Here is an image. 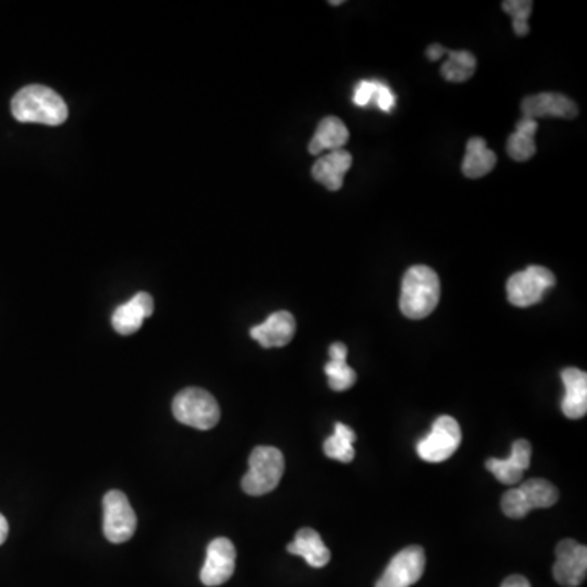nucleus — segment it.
<instances>
[{
	"instance_id": "nucleus-20",
	"label": "nucleus",
	"mask_w": 587,
	"mask_h": 587,
	"mask_svg": "<svg viewBox=\"0 0 587 587\" xmlns=\"http://www.w3.org/2000/svg\"><path fill=\"white\" fill-rule=\"evenodd\" d=\"M346 358H348L346 345L333 343L330 346V361L325 366V374H327L330 389L335 392H345V390L351 389L358 380L356 372L353 367L348 366Z\"/></svg>"
},
{
	"instance_id": "nucleus-24",
	"label": "nucleus",
	"mask_w": 587,
	"mask_h": 587,
	"mask_svg": "<svg viewBox=\"0 0 587 587\" xmlns=\"http://www.w3.org/2000/svg\"><path fill=\"white\" fill-rule=\"evenodd\" d=\"M447 61L442 64L441 74L449 82H465L477 69V58L470 51L446 49Z\"/></svg>"
},
{
	"instance_id": "nucleus-26",
	"label": "nucleus",
	"mask_w": 587,
	"mask_h": 587,
	"mask_svg": "<svg viewBox=\"0 0 587 587\" xmlns=\"http://www.w3.org/2000/svg\"><path fill=\"white\" fill-rule=\"evenodd\" d=\"M377 80H361L356 89H354L353 102L354 105L367 108L372 105V98L376 93Z\"/></svg>"
},
{
	"instance_id": "nucleus-19",
	"label": "nucleus",
	"mask_w": 587,
	"mask_h": 587,
	"mask_svg": "<svg viewBox=\"0 0 587 587\" xmlns=\"http://www.w3.org/2000/svg\"><path fill=\"white\" fill-rule=\"evenodd\" d=\"M348 141L349 131L346 124L336 116H328L318 124L309 144V152L312 155H320L325 151H338L343 149Z\"/></svg>"
},
{
	"instance_id": "nucleus-11",
	"label": "nucleus",
	"mask_w": 587,
	"mask_h": 587,
	"mask_svg": "<svg viewBox=\"0 0 587 587\" xmlns=\"http://www.w3.org/2000/svg\"><path fill=\"white\" fill-rule=\"evenodd\" d=\"M234 543L226 537L212 540L206 552L203 570H201V583L208 587L222 586L227 583L235 571Z\"/></svg>"
},
{
	"instance_id": "nucleus-25",
	"label": "nucleus",
	"mask_w": 587,
	"mask_h": 587,
	"mask_svg": "<svg viewBox=\"0 0 587 587\" xmlns=\"http://www.w3.org/2000/svg\"><path fill=\"white\" fill-rule=\"evenodd\" d=\"M532 2L530 0H508L503 2L504 12H508L512 18V28L517 36H526L529 33V20L532 14Z\"/></svg>"
},
{
	"instance_id": "nucleus-2",
	"label": "nucleus",
	"mask_w": 587,
	"mask_h": 587,
	"mask_svg": "<svg viewBox=\"0 0 587 587\" xmlns=\"http://www.w3.org/2000/svg\"><path fill=\"white\" fill-rule=\"evenodd\" d=\"M441 299V281L429 266H411L402 281L400 310L411 320H421L433 314Z\"/></svg>"
},
{
	"instance_id": "nucleus-5",
	"label": "nucleus",
	"mask_w": 587,
	"mask_h": 587,
	"mask_svg": "<svg viewBox=\"0 0 587 587\" xmlns=\"http://www.w3.org/2000/svg\"><path fill=\"white\" fill-rule=\"evenodd\" d=\"M558 501V490L543 478H530L517 488L506 491L501 509L509 519H522L534 509L552 508Z\"/></svg>"
},
{
	"instance_id": "nucleus-6",
	"label": "nucleus",
	"mask_w": 587,
	"mask_h": 587,
	"mask_svg": "<svg viewBox=\"0 0 587 587\" xmlns=\"http://www.w3.org/2000/svg\"><path fill=\"white\" fill-rule=\"evenodd\" d=\"M557 284L555 274L543 266H529L524 271L512 274L506 284L508 301L516 307L526 309L530 305L539 304L548 289Z\"/></svg>"
},
{
	"instance_id": "nucleus-29",
	"label": "nucleus",
	"mask_w": 587,
	"mask_h": 587,
	"mask_svg": "<svg viewBox=\"0 0 587 587\" xmlns=\"http://www.w3.org/2000/svg\"><path fill=\"white\" fill-rule=\"evenodd\" d=\"M442 54H446V48L441 45H431L426 51V56H428L429 61H437V59L442 58Z\"/></svg>"
},
{
	"instance_id": "nucleus-15",
	"label": "nucleus",
	"mask_w": 587,
	"mask_h": 587,
	"mask_svg": "<svg viewBox=\"0 0 587 587\" xmlns=\"http://www.w3.org/2000/svg\"><path fill=\"white\" fill-rule=\"evenodd\" d=\"M152 314H154V299L147 292H139L133 299H129L126 304L120 305L113 312L111 323L116 333L133 335L142 327L144 320Z\"/></svg>"
},
{
	"instance_id": "nucleus-13",
	"label": "nucleus",
	"mask_w": 587,
	"mask_h": 587,
	"mask_svg": "<svg viewBox=\"0 0 587 587\" xmlns=\"http://www.w3.org/2000/svg\"><path fill=\"white\" fill-rule=\"evenodd\" d=\"M530 459H532L530 442L526 439H517L512 442L511 455L508 459H488L486 468L503 485H517L524 477V472L530 467Z\"/></svg>"
},
{
	"instance_id": "nucleus-9",
	"label": "nucleus",
	"mask_w": 587,
	"mask_h": 587,
	"mask_svg": "<svg viewBox=\"0 0 587 587\" xmlns=\"http://www.w3.org/2000/svg\"><path fill=\"white\" fill-rule=\"evenodd\" d=\"M426 568V555L418 545L403 548L390 561L376 587H411L420 581Z\"/></svg>"
},
{
	"instance_id": "nucleus-1",
	"label": "nucleus",
	"mask_w": 587,
	"mask_h": 587,
	"mask_svg": "<svg viewBox=\"0 0 587 587\" xmlns=\"http://www.w3.org/2000/svg\"><path fill=\"white\" fill-rule=\"evenodd\" d=\"M12 115L20 123L59 126L69 116V110L59 93L46 85H27L12 98Z\"/></svg>"
},
{
	"instance_id": "nucleus-7",
	"label": "nucleus",
	"mask_w": 587,
	"mask_h": 587,
	"mask_svg": "<svg viewBox=\"0 0 587 587\" xmlns=\"http://www.w3.org/2000/svg\"><path fill=\"white\" fill-rule=\"evenodd\" d=\"M137 517L128 496L111 490L103 498V534L111 543H124L136 534Z\"/></svg>"
},
{
	"instance_id": "nucleus-27",
	"label": "nucleus",
	"mask_w": 587,
	"mask_h": 587,
	"mask_svg": "<svg viewBox=\"0 0 587 587\" xmlns=\"http://www.w3.org/2000/svg\"><path fill=\"white\" fill-rule=\"evenodd\" d=\"M372 105L377 106L379 110L385 111V113H390L393 110V106H395V95H393L389 85L377 80L376 93H374V98H372Z\"/></svg>"
},
{
	"instance_id": "nucleus-12",
	"label": "nucleus",
	"mask_w": 587,
	"mask_h": 587,
	"mask_svg": "<svg viewBox=\"0 0 587 587\" xmlns=\"http://www.w3.org/2000/svg\"><path fill=\"white\" fill-rule=\"evenodd\" d=\"M522 118L539 120V118H563L573 120L578 116V106L571 98L561 93L545 92L527 97L522 102Z\"/></svg>"
},
{
	"instance_id": "nucleus-17",
	"label": "nucleus",
	"mask_w": 587,
	"mask_h": 587,
	"mask_svg": "<svg viewBox=\"0 0 587 587\" xmlns=\"http://www.w3.org/2000/svg\"><path fill=\"white\" fill-rule=\"evenodd\" d=\"M353 165V155L345 149L322 155L312 167V177L322 183L327 190L338 191L343 186L345 175Z\"/></svg>"
},
{
	"instance_id": "nucleus-10",
	"label": "nucleus",
	"mask_w": 587,
	"mask_h": 587,
	"mask_svg": "<svg viewBox=\"0 0 587 587\" xmlns=\"http://www.w3.org/2000/svg\"><path fill=\"white\" fill-rule=\"evenodd\" d=\"M587 574L586 545L573 539L561 540L557 547V561L553 565V578L560 586L578 587Z\"/></svg>"
},
{
	"instance_id": "nucleus-14",
	"label": "nucleus",
	"mask_w": 587,
	"mask_h": 587,
	"mask_svg": "<svg viewBox=\"0 0 587 587\" xmlns=\"http://www.w3.org/2000/svg\"><path fill=\"white\" fill-rule=\"evenodd\" d=\"M296 335V318L287 310L274 312L265 322L250 330V336L263 348H283Z\"/></svg>"
},
{
	"instance_id": "nucleus-4",
	"label": "nucleus",
	"mask_w": 587,
	"mask_h": 587,
	"mask_svg": "<svg viewBox=\"0 0 587 587\" xmlns=\"http://www.w3.org/2000/svg\"><path fill=\"white\" fill-rule=\"evenodd\" d=\"M173 416L190 428L209 431L221 420V407L208 390L190 387L173 398Z\"/></svg>"
},
{
	"instance_id": "nucleus-30",
	"label": "nucleus",
	"mask_w": 587,
	"mask_h": 587,
	"mask_svg": "<svg viewBox=\"0 0 587 587\" xmlns=\"http://www.w3.org/2000/svg\"><path fill=\"white\" fill-rule=\"evenodd\" d=\"M9 537V522L5 519L4 514H0V545Z\"/></svg>"
},
{
	"instance_id": "nucleus-21",
	"label": "nucleus",
	"mask_w": 587,
	"mask_h": 587,
	"mask_svg": "<svg viewBox=\"0 0 587 587\" xmlns=\"http://www.w3.org/2000/svg\"><path fill=\"white\" fill-rule=\"evenodd\" d=\"M495 152L486 146L483 137H472L467 142V151H465L464 162H462V172L468 178H482L495 168Z\"/></svg>"
},
{
	"instance_id": "nucleus-18",
	"label": "nucleus",
	"mask_w": 587,
	"mask_h": 587,
	"mask_svg": "<svg viewBox=\"0 0 587 587\" xmlns=\"http://www.w3.org/2000/svg\"><path fill=\"white\" fill-rule=\"evenodd\" d=\"M287 552L296 557L304 558L312 568H323L328 565L332 553L327 545L323 543L322 537L317 530L304 527L296 534L294 542L287 545Z\"/></svg>"
},
{
	"instance_id": "nucleus-16",
	"label": "nucleus",
	"mask_w": 587,
	"mask_h": 587,
	"mask_svg": "<svg viewBox=\"0 0 587 587\" xmlns=\"http://www.w3.org/2000/svg\"><path fill=\"white\" fill-rule=\"evenodd\" d=\"M565 398L561 402L563 415L570 420H581L587 413V374L576 367L561 372Z\"/></svg>"
},
{
	"instance_id": "nucleus-3",
	"label": "nucleus",
	"mask_w": 587,
	"mask_h": 587,
	"mask_svg": "<svg viewBox=\"0 0 587 587\" xmlns=\"http://www.w3.org/2000/svg\"><path fill=\"white\" fill-rule=\"evenodd\" d=\"M283 452L271 446L253 449L248 459V472L242 478V488L247 495L263 496L278 488L284 475Z\"/></svg>"
},
{
	"instance_id": "nucleus-8",
	"label": "nucleus",
	"mask_w": 587,
	"mask_h": 587,
	"mask_svg": "<svg viewBox=\"0 0 587 587\" xmlns=\"http://www.w3.org/2000/svg\"><path fill=\"white\" fill-rule=\"evenodd\" d=\"M462 442L459 423L452 416H439L428 436L418 442V455L429 464L451 459Z\"/></svg>"
},
{
	"instance_id": "nucleus-23",
	"label": "nucleus",
	"mask_w": 587,
	"mask_h": 587,
	"mask_svg": "<svg viewBox=\"0 0 587 587\" xmlns=\"http://www.w3.org/2000/svg\"><path fill=\"white\" fill-rule=\"evenodd\" d=\"M354 442H356V433H354L353 429L346 426V424L336 423L335 433L325 441L323 451L330 459L349 464L356 457Z\"/></svg>"
},
{
	"instance_id": "nucleus-22",
	"label": "nucleus",
	"mask_w": 587,
	"mask_h": 587,
	"mask_svg": "<svg viewBox=\"0 0 587 587\" xmlns=\"http://www.w3.org/2000/svg\"><path fill=\"white\" fill-rule=\"evenodd\" d=\"M537 128H539L537 121L529 120V118H522L516 124V131L508 139V154L512 160L526 162L534 157L537 152V146H535Z\"/></svg>"
},
{
	"instance_id": "nucleus-28",
	"label": "nucleus",
	"mask_w": 587,
	"mask_h": 587,
	"mask_svg": "<svg viewBox=\"0 0 587 587\" xmlns=\"http://www.w3.org/2000/svg\"><path fill=\"white\" fill-rule=\"evenodd\" d=\"M501 587H532L530 586L529 579L524 578L521 574H514L509 578L504 579L501 583Z\"/></svg>"
}]
</instances>
